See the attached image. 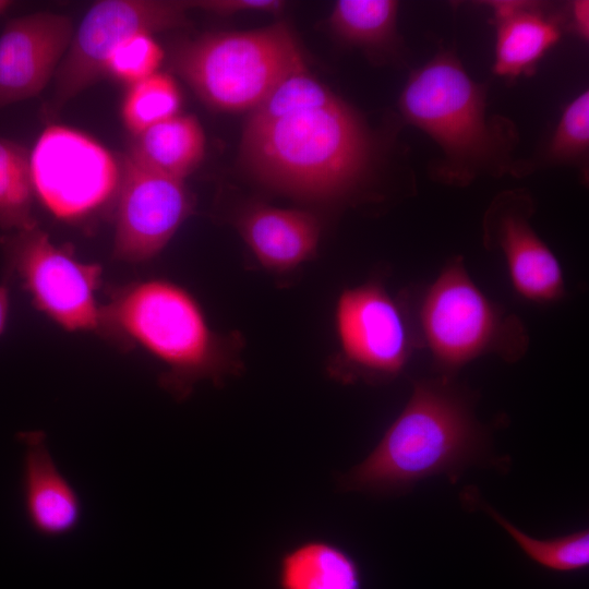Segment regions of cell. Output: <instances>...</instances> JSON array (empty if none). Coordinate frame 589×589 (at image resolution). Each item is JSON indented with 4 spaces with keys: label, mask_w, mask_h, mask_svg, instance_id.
<instances>
[{
    "label": "cell",
    "mask_w": 589,
    "mask_h": 589,
    "mask_svg": "<svg viewBox=\"0 0 589 589\" xmlns=\"http://www.w3.org/2000/svg\"><path fill=\"white\" fill-rule=\"evenodd\" d=\"M239 156L243 169L265 188L294 199L328 202L363 182L375 145L363 119L337 97L278 117L251 115Z\"/></svg>",
    "instance_id": "obj_1"
},
{
    "label": "cell",
    "mask_w": 589,
    "mask_h": 589,
    "mask_svg": "<svg viewBox=\"0 0 589 589\" xmlns=\"http://www.w3.org/2000/svg\"><path fill=\"white\" fill-rule=\"evenodd\" d=\"M99 335L139 346L163 363L159 383L179 400L201 381L221 385L242 372V337L213 329L196 298L165 278L113 288L101 304Z\"/></svg>",
    "instance_id": "obj_2"
},
{
    "label": "cell",
    "mask_w": 589,
    "mask_h": 589,
    "mask_svg": "<svg viewBox=\"0 0 589 589\" xmlns=\"http://www.w3.org/2000/svg\"><path fill=\"white\" fill-rule=\"evenodd\" d=\"M485 437L460 392L441 381H418L374 449L340 477L344 491L399 494L418 481L458 474L485 454Z\"/></svg>",
    "instance_id": "obj_3"
},
{
    "label": "cell",
    "mask_w": 589,
    "mask_h": 589,
    "mask_svg": "<svg viewBox=\"0 0 589 589\" xmlns=\"http://www.w3.org/2000/svg\"><path fill=\"white\" fill-rule=\"evenodd\" d=\"M485 96L449 51L437 53L406 82L399 98L401 116L438 145V179L465 184L484 173L526 170L513 157L514 127L504 118L489 117Z\"/></svg>",
    "instance_id": "obj_4"
},
{
    "label": "cell",
    "mask_w": 589,
    "mask_h": 589,
    "mask_svg": "<svg viewBox=\"0 0 589 589\" xmlns=\"http://www.w3.org/2000/svg\"><path fill=\"white\" fill-rule=\"evenodd\" d=\"M178 74L209 107L253 110L286 76L305 67L287 24L204 34L173 52Z\"/></svg>",
    "instance_id": "obj_5"
},
{
    "label": "cell",
    "mask_w": 589,
    "mask_h": 589,
    "mask_svg": "<svg viewBox=\"0 0 589 589\" xmlns=\"http://www.w3.org/2000/svg\"><path fill=\"white\" fill-rule=\"evenodd\" d=\"M419 318L422 338L445 372L491 352L516 360L527 347L520 321L478 288L461 259L448 263L429 287Z\"/></svg>",
    "instance_id": "obj_6"
},
{
    "label": "cell",
    "mask_w": 589,
    "mask_h": 589,
    "mask_svg": "<svg viewBox=\"0 0 589 589\" xmlns=\"http://www.w3.org/2000/svg\"><path fill=\"white\" fill-rule=\"evenodd\" d=\"M8 266L34 306L67 332L100 329L103 267L58 245L38 225L0 238Z\"/></svg>",
    "instance_id": "obj_7"
},
{
    "label": "cell",
    "mask_w": 589,
    "mask_h": 589,
    "mask_svg": "<svg viewBox=\"0 0 589 589\" xmlns=\"http://www.w3.org/2000/svg\"><path fill=\"white\" fill-rule=\"evenodd\" d=\"M334 325L338 351L327 372L337 382L390 381L412 352V332L401 303L381 284L345 289L336 301Z\"/></svg>",
    "instance_id": "obj_8"
},
{
    "label": "cell",
    "mask_w": 589,
    "mask_h": 589,
    "mask_svg": "<svg viewBox=\"0 0 589 589\" xmlns=\"http://www.w3.org/2000/svg\"><path fill=\"white\" fill-rule=\"evenodd\" d=\"M35 199L55 217L91 216L117 195L121 165L92 136L65 125H48L29 152Z\"/></svg>",
    "instance_id": "obj_9"
},
{
    "label": "cell",
    "mask_w": 589,
    "mask_h": 589,
    "mask_svg": "<svg viewBox=\"0 0 589 589\" xmlns=\"http://www.w3.org/2000/svg\"><path fill=\"white\" fill-rule=\"evenodd\" d=\"M189 1L101 0L86 12L55 74V91L47 113L106 76V64L118 46L140 33L154 34L182 26Z\"/></svg>",
    "instance_id": "obj_10"
},
{
    "label": "cell",
    "mask_w": 589,
    "mask_h": 589,
    "mask_svg": "<svg viewBox=\"0 0 589 589\" xmlns=\"http://www.w3.org/2000/svg\"><path fill=\"white\" fill-rule=\"evenodd\" d=\"M120 165L112 257L147 262L166 248L192 214L193 197L184 180L151 170L127 154Z\"/></svg>",
    "instance_id": "obj_11"
},
{
    "label": "cell",
    "mask_w": 589,
    "mask_h": 589,
    "mask_svg": "<svg viewBox=\"0 0 589 589\" xmlns=\"http://www.w3.org/2000/svg\"><path fill=\"white\" fill-rule=\"evenodd\" d=\"M532 201L522 191L500 194L484 219L485 240L502 252L514 290L534 303H551L565 293L560 261L529 223Z\"/></svg>",
    "instance_id": "obj_12"
},
{
    "label": "cell",
    "mask_w": 589,
    "mask_h": 589,
    "mask_svg": "<svg viewBox=\"0 0 589 589\" xmlns=\"http://www.w3.org/2000/svg\"><path fill=\"white\" fill-rule=\"evenodd\" d=\"M74 29L64 14L35 12L10 20L0 34V109L35 97L55 76Z\"/></svg>",
    "instance_id": "obj_13"
},
{
    "label": "cell",
    "mask_w": 589,
    "mask_h": 589,
    "mask_svg": "<svg viewBox=\"0 0 589 589\" xmlns=\"http://www.w3.org/2000/svg\"><path fill=\"white\" fill-rule=\"evenodd\" d=\"M19 437L25 448L22 500L27 522L44 538L68 536L81 522V497L56 465L41 431L24 432Z\"/></svg>",
    "instance_id": "obj_14"
},
{
    "label": "cell",
    "mask_w": 589,
    "mask_h": 589,
    "mask_svg": "<svg viewBox=\"0 0 589 589\" xmlns=\"http://www.w3.org/2000/svg\"><path fill=\"white\" fill-rule=\"evenodd\" d=\"M235 226L256 261L275 273L292 271L313 259L321 238V223L312 213L262 202L243 206Z\"/></svg>",
    "instance_id": "obj_15"
},
{
    "label": "cell",
    "mask_w": 589,
    "mask_h": 589,
    "mask_svg": "<svg viewBox=\"0 0 589 589\" xmlns=\"http://www.w3.org/2000/svg\"><path fill=\"white\" fill-rule=\"evenodd\" d=\"M488 3L496 23L495 74L514 80L532 73L560 40V21L536 2L504 0Z\"/></svg>",
    "instance_id": "obj_16"
},
{
    "label": "cell",
    "mask_w": 589,
    "mask_h": 589,
    "mask_svg": "<svg viewBox=\"0 0 589 589\" xmlns=\"http://www.w3.org/2000/svg\"><path fill=\"white\" fill-rule=\"evenodd\" d=\"M279 589H362L356 558L340 545L308 539L285 551L278 562Z\"/></svg>",
    "instance_id": "obj_17"
},
{
    "label": "cell",
    "mask_w": 589,
    "mask_h": 589,
    "mask_svg": "<svg viewBox=\"0 0 589 589\" xmlns=\"http://www.w3.org/2000/svg\"><path fill=\"white\" fill-rule=\"evenodd\" d=\"M205 135L199 120L177 115L133 136L127 155L156 172L184 180L203 160Z\"/></svg>",
    "instance_id": "obj_18"
},
{
    "label": "cell",
    "mask_w": 589,
    "mask_h": 589,
    "mask_svg": "<svg viewBox=\"0 0 589 589\" xmlns=\"http://www.w3.org/2000/svg\"><path fill=\"white\" fill-rule=\"evenodd\" d=\"M398 8L393 0H339L332 9L328 24L348 45L382 50L396 43Z\"/></svg>",
    "instance_id": "obj_19"
},
{
    "label": "cell",
    "mask_w": 589,
    "mask_h": 589,
    "mask_svg": "<svg viewBox=\"0 0 589 589\" xmlns=\"http://www.w3.org/2000/svg\"><path fill=\"white\" fill-rule=\"evenodd\" d=\"M468 504H477L493 518L533 562L554 572H577L589 565V531L584 529L553 539H537L528 536L494 508L480 501L469 489L464 493Z\"/></svg>",
    "instance_id": "obj_20"
},
{
    "label": "cell",
    "mask_w": 589,
    "mask_h": 589,
    "mask_svg": "<svg viewBox=\"0 0 589 589\" xmlns=\"http://www.w3.org/2000/svg\"><path fill=\"white\" fill-rule=\"evenodd\" d=\"M34 199L29 152L0 136V228L15 232L36 226Z\"/></svg>",
    "instance_id": "obj_21"
},
{
    "label": "cell",
    "mask_w": 589,
    "mask_h": 589,
    "mask_svg": "<svg viewBox=\"0 0 589 589\" xmlns=\"http://www.w3.org/2000/svg\"><path fill=\"white\" fill-rule=\"evenodd\" d=\"M181 104L182 96L176 80L168 73L157 72L128 86L121 106L122 121L135 136L179 115Z\"/></svg>",
    "instance_id": "obj_22"
},
{
    "label": "cell",
    "mask_w": 589,
    "mask_h": 589,
    "mask_svg": "<svg viewBox=\"0 0 589 589\" xmlns=\"http://www.w3.org/2000/svg\"><path fill=\"white\" fill-rule=\"evenodd\" d=\"M589 148V93L582 91L565 107L550 139L544 160L553 165H584Z\"/></svg>",
    "instance_id": "obj_23"
},
{
    "label": "cell",
    "mask_w": 589,
    "mask_h": 589,
    "mask_svg": "<svg viewBox=\"0 0 589 589\" xmlns=\"http://www.w3.org/2000/svg\"><path fill=\"white\" fill-rule=\"evenodd\" d=\"M336 98L337 96L304 67L278 83L251 115L273 118L294 110L323 106Z\"/></svg>",
    "instance_id": "obj_24"
},
{
    "label": "cell",
    "mask_w": 589,
    "mask_h": 589,
    "mask_svg": "<svg viewBox=\"0 0 589 589\" xmlns=\"http://www.w3.org/2000/svg\"><path fill=\"white\" fill-rule=\"evenodd\" d=\"M164 58L165 51L152 34H135L111 53L106 64V76L129 86L157 73Z\"/></svg>",
    "instance_id": "obj_25"
},
{
    "label": "cell",
    "mask_w": 589,
    "mask_h": 589,
    "mask_svg": "<svg viewBox=\"0 0 589 589\" xmlns=\"http://www.w3.org/2000/svg\"><path fill=\"white\" fill-rule=\"evenodd\" d=\"M189 2L191 10L197 9L217 15L252 11L277 14L286 7V2L280 0H195Z\"/></svg>",
    "instance_id": "obj_26"
},
{
    "label": "cell",
    "mask_w": 589,
    "mask_h": 589,
    "mask_svg": "<svg viewBox=\"0 0 589 589\" xmlns=\"http://www.w3.org/2000/svg\"><path fill=\"white\" fill-rule=\"evenodd\" d=\"M570 21L576 33L584 39L589 35V2L577 0L570 4Z\"/></svg>",
    "instance_id": "obj_27"
},
{
    "label": "cell",
    "mask_w": 589,
    "mask_h": 589,
    "mask_svg": "<svg viewBox=\"0 0 589 589\" xmlns=\"http://www.w3.org/2000/svg\"><path fill=\"white\" fill-rule=\"evenodd\" d=\"M10 312V294L7 286L0 285V335L4 332Z\"/></svg>",
    "instance_id": "obj_28"
},
{
    "label": "cell",
    "mask_w": 589,
    "mask_h": 589,
    "mask_svg": "<svg viewBox=\"0 0 589 589\" xmlns=\"http://www.w3.org/2000/svg\"><path fill=\"white\" fill-rule=\"evenodd\" d=\"M12 2L9 0H0V14H3L10 7Z\"/></svg>",
    "instance_id": "obj_29"
}]
</instances>
